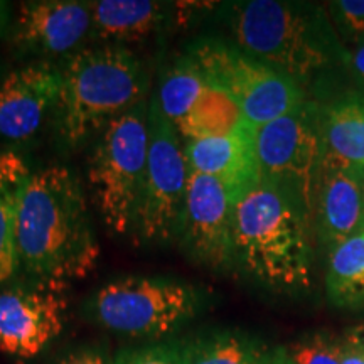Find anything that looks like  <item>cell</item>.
I'll return each mask as SVG.
<instances>
[{"instance_id":"obj_1","label":"cell","mask_w":364,"mask_h":364,"mask_svg":"<svg viewBox=\"0 0 364 364\" xmlns=\"http://www.w3.org/2000/svg\"><path fill=\"white\" fill-rule=\"evenodd\" d=\"M21 270L34 279H83L100 257L80 177L65 166L31 172L17 213Z\"/></svg>"},{"instance_id":"obj_2","label":"cell","mask_w":364,"mask_h":364,"mask_svg":"<svg viewBox=\"0 0 364 364\" xmlns=\"http://www.w3.org/2000/svg\"><path fill=\"white\" fill-rule=\"evenodd\" d=\"M231 43L297 83L346 63L324 9L306 2L243 0L221 7Z\"/></svg>"},{"instance_id":"obj_3","label":"cell","mask_w":364,"mask_h":364,"mask_svg":"<svg viewBox=\"0 0 364 364\" xmlns=\"http://www.w3.org/2000/svg\"><path fill=\"white\" fill-rule=\"evenodd\" d=\"M54 132L68 152H78L122 113L147 100L142 59L124 46L83 48L61 66Z\"/></svg>"},{"instance_id":"obj_4","label":"cell","mask_w":364,"mask_h":364,"mask_svg":"<svg viewBox=\"0 0 364 364\" xmlns=\"http://www.w3.org/2000/svg\"><path fill=\"white\" fill-rule=\"evenodd\" d=\"M235 263L267 289L294 294L312 285L311 218L267 182L233 208Z\"/></svg>"},{"instance_id":"obj_5","label":"cell","mask_w":364,"mask_h":364,"mask_svg":"<svg viewBox=\"0 0 364 364\" xmlns=\"http://www.w3.org/2000/svg\"><path fill=\"white\" fill-rule=\"evenodd\" d=\"M199 287L171 277H124L85 300V316L103 329L136 339H164L201 314Z\"/></svg>"},{"instance_id":"obj_6","label":"cell","mask_w":364,"mask_h":364,"mask_svg":"<svg viewBox=\"0 0 364 364\" xmlns=\"http://www.w3.org/2000/svg\"><path fill=\"white\" fill-rule=\"evenodd\" d=\"M149 156V98L122 113L95 140L88 186L108 231L132 236Z\"/></svg>"},{"instance_id":"obj_7","label":"cell","mask_w":364,"mask_h":364,"mask_svg":"<svg viewBox=\"0 0 364 364\" xmlns=\"http://www.w3.org/2000/svg\"><path fill=\"white\" fill-rule=\"evenodd\" d=\"M184 51L198 63L208 83L233 98L245 120L257 130L306 105L297 81L263 65L231 41L206 36L191 41Z\"/></svg>"},{"instance_id":"obj_8","label":"cell","mask_w":364,"mask_h":364,"mask_svg":"<svg viewBox=\"0 0 364 364\" xmlns=\"http://www.w3.org/2000/svg\"><path fill=\"white\" fill-rule=\"evenodd\" d=\"M189 167L176 125L149 98V156L132 238L139 245H169L177 238Z\"/></svg>"},{"instance_id":"obj_9","label":"cell","mask_w":364,"mask_h":364,"mask_svg":"<svg viewBox=\"0 0 364 364\" xmlns=\"http://www.w3.org/2000/svg\"><path fill=\"white\" fill-rule=\"evenodd\" d=\"M262 181L279 189L312 220L322 145L318 117L311 105L257 130Z\"/></svg>"},{"instance_id":"obj_10","label":"cell","mask_w":364,"mask_h":364,"mask_svg":"<svg viewBox=\"0 0 364 364\" xmlns=\"http://www.w3.org/2000/svg\"><path fill=\"white\" fill-rule=\"evenodd\" d=\"M68 282L34 279L0 290V353L34 359L66 324Z\"/></svg>"},{"instance_id":"obj_11","label":"cell","mask_w":364,"mask_h":364,"mask_svg":"<svg viewBox=\"0 0 364 364\" xmlns=\"http://www.w3.org/2000/svg\"><path fill=\"white\" fill-rule=\"evenodd\" d=\"M233 208L220 181L189 171L176 241L191 260L218 272L233 265Z\"/></svg>"},{"instance_id":"obj_12","label":"cell","mask_w":364,"mask_h":364,"mask_svg":"<svg viewBox=\"0 0 364 364\" xmlns=\"http://www.w3.org/2000/svg\"><path fill=\"white\" fill-rule=\"evenodd\" d=\"M91 2L29 0L19 6L12 26V44L21 54L58 58L80 51L90 39Z\"/></svg>"},{"instance_id":"obj_13","label":"cell","mask_w":364,"mask_h":364,"mask_svg":"<svg viewBox=\"0 0 364 364\" xmlns=\"http://www.w3.org/2000/svg\"><path fill=\"white\" fill-rule=\"evenodd\" d=\"M61 68L36 61L0 81V139L22 144L34 139L54 110L61 91Z\"/></svg>"},{"instance_id":"obj_14","label":"cell","mask_w":364,"mask_h":364,"mask_svg":"<svg viewBox=\"0 0 364 364\" xmlns=\"http://www.w3.org/2000/svg\"><path fill=\"white\" fill-rule=\"evenodd\" d=\"M184 152L189 171L220 181L233 204L262 182L257 129L247 120L228 135L186 142Z\"/></svg>"},{"instance_id":"obj_15","label":"cell","mask_w":364,"mask_h":364,"mask_svg":"<svg viewBox=\"0 0 364 364\" xmlns=\"http://www.w3.org/2000/svg\"><path fill=\"white\" fill-rule=\"evenodd\" d=\"M314 216L329 252L364 228V171L321 161Z\"/></svg>"},{"instance_id":"obj_16","label":"cell","mask_w":364,"mask_h":364,"mask_svg":"<svg viewBox=\"0 0 364 364\" xmlns=\"http://www.w3.org/2000/svg\"><path fill=\"white\" fill-rule=\"evenodd\" d=\"M174 4L154 0H98L91 2L90 39L102 46H124L144 43L176 17Z\"/></svg>"},{"instance_id":"obj_17","label":"cell","mask_w":364,"mask_h":364,"mask_svg":"<svg viewBox=\"0 0 364 364\" xmlns=\"http://www.w3.org/2000/svg\"><path fill=\"white\" fill-rule=\"evenodd\" d=\"M321 161L364 171V97L349 93L336 100L318 118Z\"/></svg>"},{"instance_id":"obj_18","label":"cell","mask_w":364,"mask_h":364,"mask_svg":"<svg viewBox=\"0 0 364 364\" xmlns=\"http://www.w3.org/2000/svg\"><path fill=\"white\" fill-rule=\"evenodd\" d=\"M31 172L33 169L21 152L12 149L0 152V287L14 280L21 270L17 213Z\"/></svg>"},{"instance_id":"obj_19","label":"cell","mask_w":364,"mask_h":364,"mask_svg":"<svg viewBox=\"0 0 364 364\" xmlns=\"http://www.w3.org/2000/svg\"><path fill=\"white\" fill-rule=\"evenodd\" d=\"M182 364H265L258 344L241 332L211 329L176 339Z\"/></svg>"},{"instance_id":"obj_20","label":"cell","mask_w":364,"mask_h":364,"mask_svg":"<svg viewBox=\"0 0 364 364\" xmlns=\"http://www.w3.org/2000/svg\"><path fill=\"white\" fill-rule=\"evenodd\" d=\"M326 289L334 306H364V228L329 252Z\"/></svg>"},{"instance_id":"obj_21","label":"cell","mask_w":364,"mask_h":364,"mask_svg":"<svg viewBox=\"0 0 364 364\" xmlns=\"http://www.w3.org/2000/svg\"><path fill=\"white\" fill-rule=\"evenodd\" d=\"M245 118L240 107L228 97L225 91L206 85L193 110L176 125L182 140L215 139L235 132L243 124Z\"/></svg>"},{"instance_id":"obj_22","label":"cell","mask_w":364,"mask_h":364,"mask_svg":"<svg viewBox=\"0 0 364 364\" xmlns=\"http://www.w3.org/2000/svg\"><path fill=\"white\" fill-rule=\"evenodd\" d=\"M208 81L198 63L182 53L164 68L156 97L159 107L167 120L177 125L188 113L193 110Z\"/></svg>"},{"instance_id":"obj_23","label":"cell","mask_w":364,"mask_h":364,"mask_svg":"<svg viewBox=\"0 0 364 364\" xmlns=\"http://www.w3.org/2000/svg\"><path fill=\"white\" fill-rule=\"evenodd\" d=\"M282 364H343L341 343H332L322 334L309 336L290 344L280 354Z\"/></svg>"},{"instance_id":"obj_24","label":"cell","mask_w":364,"mask_h":364,"mask_svg":"<svg viewBox=\"0 0 364 364\" xmlns=\"http://www.w3.org/2000/svg\"><path fill=\"white\" fill-rule=\"evenodd\" d=\"M113 364H182V356L174 339L142 348L122 349L113 358Z\"/></svg>"},{"instance_id":"obj_25","label":"cell","mask_w":364,"mask_h":364,"mask_svg":"<svg viewBox=\"0 0 364 364\" xmlns=\"http://www.w3.org/2000/svg\"><path fill=\"white\" fill-rule=\"evenodd\" d=\"M329 12L339 34L351 43L364 41V0H338L329 4Z\"/></svg>"},{"instance_id":"obj_26","label":"cell","mask_w":364,"mask_h":364,"mask_svg":"<svg viewBox=\"0 0 364 364\" xmlns=\"http://www.w3.org/2000/svg\"><path fill=\"white\" fill-rule=\"evenodd\" d=\"M49 364H113L107 348L100 344H86L58 356Z\"/></svg>"},{"instance_id":"obj_27","label":"cell","mask_w":364,"mask_h":364,"mask_svg":"<svg viewBox=\"0 0 364 364\" xmlns=\"http://www.w3.org/2000/svg\"><path fill=\"white\" fill-rule=\"evenodd\" d=\"M346 65H348L349 71H351L353 78L364 88V41L359 43L351 53L348 51Z\"/></svg>"},{"instance_id":"obj_28","label":"cell","mask_w":364,"mask_h":364,"mask_svg":"<svg viewBox=\"0 0 364 364\" xmlns=\"http://www.w3.org/2000/svg\"><path fill=\"white\" fill-rule=\"evenodd\" d=\"M341 363L343 364H364V349L356 344L341 343Z\"/></svg>"},{"instance_id":"obj_29","label":"cell","mask_w":364,"mask_h":364,"mask_svg":"<svg viewBox=\"0 0 364 364\" xmlns=\"http://www.w3.org/2000/svg\"><path fill=\"white\" fill-rule=\"evenodd\" d=\"M346 341L351 344H356L359 348L364 349V326H358L353 327L351 331L346 334Z\"/></svg>"},{"instance_id":"obj_30","label":"cell","mask_w":364,"mask_h":364,"mask_svg":"<svg viewBox=\"0 0 364 364\" xmlns=\"http://www.w3.org/2000/svg\"><path fill=\"white\" fill-rule=\"evenodd\" d=\"M9 19H11V7H9L7 2L0 0V38H2V34L6 33Z\"/></svg>"},{"instance_id":"obj_31","label":"cell","mask_w":364,"mask_h":364,"mask_svg":"<svg viewBox=\"0 0 364 364\" xmlns=\"http://www.w3.org/2000/svg\"><path fill=\"white\" fill-rule=\"evenodd\" d=\"M265 364H282L280 356H268Z\"/></svg>"}]
</instances>
